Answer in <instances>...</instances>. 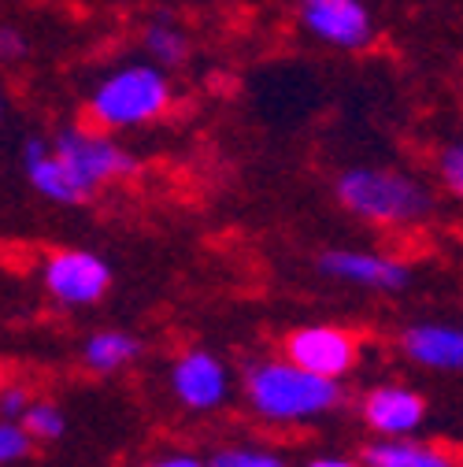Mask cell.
I'll use <instances>...</instances> for the list:
<instances>
[{"label": "cell", "instance_id": "9", "mask_svg": "<svg viewBox=\"0 0 463 467\" xmlns=\"http://www.w3.org/2000/svg\"><path fill=\"white\" fill-rule=\"evenodd\" d=\"M170 393L186 404L190 412H215L230 393L226 368L208 348H186V353L170 364Z\"/></svg>", "mask_w": 463, "mask_h": 467}, {"label": "cell", "instance_id": "14", "mask_svg": "<svg viewBox=\"0 0 463 467\" xmlns=\"http://www.w3.org/2000/svg\"><path fill=\"white\" fill-rule=\"evenodd\" d=\"M141 341L127 330H97L86 337L82 345V364L93 375H111V371H123L141 357Z\"/></svg>", "mask_w": 463, "mask_h": 467}, {"label": "cell", "instance_id": "12", "mask_svg": "<svg viewBox=\"0 0 463 467\" xmlns=\"http://www.w3.org/2000/svg\"><path fill=\"white\" fill-rule=\"evenodd\" d=\"M400 353L427 371H463V327L412 323L400 330Z\"/></svg>", "mask_w": 463, "mask_h": 467}, {"label": "cell", "instance_id": "2", "mask_svg": "<svg viewBox=\"0 0 463 467\" xmlns=\"http://www.w3.org/2000/svg\"><path fill=\"white\" fill-rule=\"evenodd\" d=\"M341 208L375 226H412L434 212V193L393 167H353L334 186Z\"/></svg>", "mask_w": 463, "mask_h": 467}, {"label": "cell", "instance_id": "10", "mask_svg": "<svg viewBox=\"0 0 463 467\" xmlns=\"http://www.w3.org/2000/svg\"><path fill=\"white\" fill-rule=\"evenodd\" d=\"M364 423L382 434V438H408L423 427V416H427V400L408 389V386H375L364 404Z\"/></svg>", "mask_w": 463, "mask_h": 467}, {"label": "cell", "instance_id": "15", "mask_svg": "<svg viewBox=\"0 0 463 467\" xmlns=\"http://www.w3.org/2000/svg\"><path fill=\"white\" fill-rule=\"evenodd\" d=\"M141 48H145V60H152L159 67H179V64H186V56H190V37L175 19L159 16V19L145 23Z\"/></svg>", "mask_w": 463, "mask_h": 467}, {"label": "cell", "instance_id": "13", "mask_svg": "<svg viewBox=\"0 0 463 467\" xmlns=\"http://www.w3.org/2000/svg\"><path fill=\"white\" fill-rule=\"evenodd\" d=\"M360 460L367 467H459L448 452L412 441V438H378V441L364 445Z\"/></svg>", "mask_w": 463, "mask_h": 467}, {"label": "cell", "instance_id": "11", "mask_svg": "<svg viewBox=\"0 0 463 467\" xmlns=\"http://www.w3.org/2000/svg\"><path fill=\"white\" fill-rule=\"evenodd\" d=\"M19 163L26 171V182L52 204H64V208H75V204H86V193L75 186V179L67 174V167L60 163L52 149V138H41V134H30L23 138L19 145Z\"/></svg>", "mask_w": 463, "mask_h": 467}, {"label": "cell", "instance_id": "1", "mask_svg": "<svg viewBox=\"0 0 463 467\" xmlns=\"http://www.w3.org/2000/svg\"><path fill=\"white\" fill-rule=\"evenodd\" d=\"M337 379L315 375L293 360H260L245 368V400L267 423H304L319 420L341 404Z\"/></svg>", "mask_w": 463, "mask_h": 467}, {"label": "cell", "instance_id": "20", "mask_svg": "<svg viewBox=\"0 0 463 467\" xmlns=\"http://www.w3.org/2000/svg\"><path fill=\"white\" fill-rule=\"evenodd\" d=\"M34 404L30 389L26 386H5V393H0V416L5 420H23V412Z\"/></svg>", "mask_w": 463, "mask_h": 467}, {"label": "cell", "instance_id": "4", "mask_svg": "<svg viewBox=\"0 0 463 467\" xmlns=\"http://www.w3.org/2000/svg\"><path fill=\"white\" fill-rule=\"evenodd\" d=\"M52 149L75 179V186L93 201L97 190H104L115 179H127L138 171V160L111 138V130H89V127H64L52 134Z\"/></svg>", "mask_w": 463, "mask_h": 467}, {"label": "cell", "instance_id": "8", "mask_svg": "<svg viewBox=\"0 0 463 467\" xmlns=\"http://www.w3.org/2000/svg\"><path fill=\"white\" fill-rule=\"evenodd\" d=\"M285 357L326 379L349 375L360 360V345L349 330L337 327H297L285 334Z\"/></svg>", "mask_w": 463, "mask_h": 467}, {"label": "cell", "instance_id": "7", "mask_svg": "<svg viewBox=\"0 0 463 467\" xmlns=\"http://www.w3.org/2000/svg\"><path fill=\"white\" fill-rule=\"evenodd\" d=\"M319 271L337 282H353L375 294H400L412 285V267H404L400 260L375 253V249H326L319 253Z\"/></svg>", "mask_w": 463, "mask_h": 467}, {"label": "cell", "instance_id": "17", "mask_svg": "<svg viewBox=\"0 0 463 467\" xmlns=\"http://www.w3.org/2000/svg\"><path fill=\"white\" fill-rule=\"evenodd\" d=\"M208 467H285V460L271 449H252V445H226L208 456Z\"/></svg>", "mask_w": 463, "mask_h": 467}, {"label": "cell", "instance_id": "19", "mask_svg": "<svg viewBox=\"0 0 463 467\" xmlns=\"http://www.w3.org/2000/svg\"><path fill=\"white\" fill-rule=\"evenodd\" d=\"M437 171H441V182H445L456 197H463V141H459V145H448V149L441 152Z\"/></svg>", "mask_w": 463, "mask_h": 467}, {"label": "cell", "instance_id": "21", "mask_svg": "<svg viewBox=\"0 0 463 467\" xmlns=\"http://www.w3.org/2000/svg\"><path fill=\"white\" fill-rule=\"evenodd\" d=\"M0 56H5V60H19V56H26V37L15 26L0 30Z\"/></svg>", "mask_w": 463, "mask_h": 467}, {"label": "cell", "instance_id": "16", "mask_svg": "<svg viewBox=\"0 0 463 467\" xmlns=\"http://www.w3.org/2000/svg\"><path fill=\"white\" fill-rule=\"evenodd\" d=\"M23 427L34 434V441H60L67 431V416L56 400H34L23 412Z\"/></svg>", "mask_w": 463, "mask_h": 467}, {"label": "cell", "instance_id": "23", "mask_svg": "<svg viewBox=\"0 0 463 467\" xmlns=\"http://www.w3.org/2000/svg\"><path fill=\"white\" fill-rule=\"evenodd\" d=\"M308 467H367V463L349 460V456H315V460H308Z\"/></svg>", "mask_w": 463, "mask_h": 467}, {"label": "cell", "instance_id": "5", "mask_svg": "<svg viewBox=\"0 0 463 467\" xmlns=\"http://www.w3.org/2000/svg\"><path fill=\"white\" fill-rule=\"evenodd\" d=\"M41 282L52 301H60L67 308H86L108 294L111 267L89 249H60L45 260Z\"/></svg>", "mask_w": 463, "mask_h": 467}, {"label": "cell", "instance_id": "22", "mask_svg": "<svg viewBox=\"0 0 463 467\" xmlns=\"http://www.w3.org/2000/svg\"><path fill=\"white\" fill-rule=\"evenodd\" d=\"M145 467H208V460L190 456V452H175V456H159V460H152Z\"/></svg>", "mask_w": 463, "mask_h": 467}, {"label": "cell", "instance_id": "18", "mask_svg": "<svg viewBox=\"0 0 463 467\" xmlns=\"http://www.w3.org/2000/svg\"><path fill=\"white\" fill-rule=\"evenodd\" d=\"M34 452V434L23 427V420H5L0 423V463L12 467Z\"/></svg>", "mask_w": 463, "mask_h": 467}, {"label": "cell", "instance_id": "3", "mask_svg": "<svg viewBox=\"0 0 463 467\" xmlns=\"http://www.w3.org/2000/svg\"><path fill=\"white\" fill-rule=\"evenodd\" d=\"M170 100H175V89H170L167 67L152 60H138V64L115 67L97 82V89L89 93V119L93 127L111 134L134 130L167 115Z\"/></svg>", "mask_w": 463, "mask_h": 467}, {"label": "cell", "instance_id": "6", "mask_svg": "<svg viewBox=\"0 0 463 467\" xmlns=\"http://www.w3.org/2000/svg\"><path fill=\"white\" fill-rule=\"evenodd\" d=\"M301 26L341 52H360L375 41V19L364 0H301Z\"/></svg>", "mask_w": 463, "mask_h": 467}]
</instances>
